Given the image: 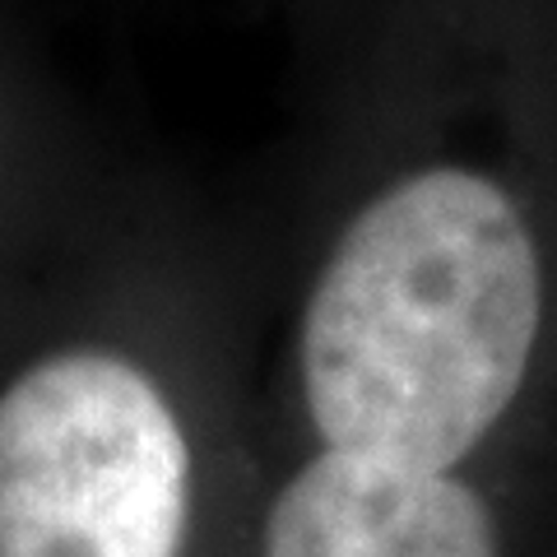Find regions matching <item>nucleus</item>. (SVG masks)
Segmentation results:
<instances>
[{
    "label": "nucleus",
    "mask_w": 557,
    "mask_h": 557,
    "mask_svg": "<svg viewBox=\"0 0 557 557\" xmlns=\"http://www.w3.org/2000/svg\"><path fill=\"white\" fill-rule=\"evenodd\" d=\"M534 237L497 182L413 172L335 242L302 317V391L325 450L450 474L530 372Z\"/></svg>",
    "instance_id": "1"
},
{
    "label": "nucleus",
    "mask_w": 557,
    "mask_h": 557,
    "mask_svg": "<svg viewBox=\"0 0 557 557\" xmlns=\"http://www.w3.org/2000/svg\"><path fill=\"white\" fill-rule=\"evenodd\" d=\"M190 450L116 354L42 358L0 395V557H177Z\"/></svg>",
    "instance_id": "2"
},
{
    "label": "nucleus",
    "mask_w": 557,
    "mask_h": 557,
    "mask_svg": "<svg viewBox=\"0 0 557 557\" xmlns=\"http://www.w3.org/2000/svg\"><path fill=\"white\" fill-rule=\"evenodd\" d=\"M265 557H497L493 516L450 474L325 450L278 493Z\"/></svg>",
    "instance_id": "3"
}]
</instances>
